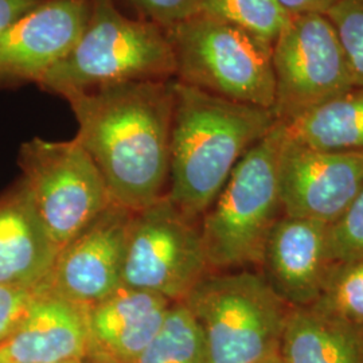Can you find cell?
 Returning <instances> with one entry per match:
<instances>
[{
	"label": "cell",
	"instance_id": "obj_1",
	"mask_svg": "<svg viewBox=\"0 0 363 363\" xmlns=\"http://www.w3.org/2000/svg\"><path fill=\"white\" fill-rule=\"evenodd\" d=\"M76 140L101 172L113 202L138 211L166 196L174 81L105 85L66 97Z\"/></svg>",
	"mask_w": 363,
	"mask_h": 363
},
{
	"label": "cell",
	"instance_id": "obj_2",
	"mask_svg": "<svg viewBox=\"0 0 363 363\" xmlns=\"http://www.w3.org/2000/svg\"><path fill=\"white\" fill-rule=\"evenodd\" d=\"M277 118L271 109L241 104L174 81V116L166 196L199 222L247 150Z\"/></svg>",
	"mask_w": 363,
	"mask_h": 363
},
{
	"label": "cell",
	"instance_id": "obj_3",
	"mask_svg": "<svg viewBox=\"0 0 363 363\" xmlns=\"http://www.w3.org/2000/svg\"><path fill=\"white\" fill-rule=\"evenodd\" d=\"M283 121L247 150L199 220L211 272L259 268L269 234L283 217L279 164Z\"/></svg>",
	"mask_w": 363,
	"mask_h": 363
},
{
	"label": "cell",
	"instance_id": "obj_4",
	"mask_svg": "<svg viewBox=\"0 0 363 363\" xmlns=\"http://www.w3.org/2000/svg\"><path fill=\"white\" fill-rule=\"evenodd\" d=\"M172 76L175 60L163 28L125 16L115 0H89V16L74 48L37 85L66 99L105 85Z\"/></svg>",
	"mask_w": 363,
	"mask_h": 363
},
{
	"label": "cell",
	"instance_id": "obj_5",
	"mask_svg": "<svg viewBox=\"0 0 363 363\" xmlns=\"http://www.w3.org/2000/svg\"><path fill=\"white\" fill-rule=\"evenodd\" d=\"M182 303L203 334L210 363H259L277 354L292 310L252 269L208 273Z\"/></svg>",
	"mask_w": 363,
	"mask_h": 363
},
{
	"label": "cell",
	"instance_id": "obj_6",
	"mask_svg": "<svg viewBox=\"0 0 363 363\" xmlns=\"http://www.w3.org/2000/svg\"><path fill=\"white\" fill-rule=\"evenodd\" d=\"M166 34L177 81L230 101L272 111V43L201 13L166 30Z\"/></svg>",
	"mask_w": 363,
	"mask_h": 363
},
{
	"label": "cell",
	"instance_id": "obj_7",
	"mask_svg": "<svg viewBox=\"0 0 363 363\" xmlns=\"http://www.w3.org/2000/svg\"><path fill=\"white\" fill-rule=\"evenodd\" d=\"M18 164L21 181L58 247L115 203L101 172L76 139L34 138L22 144Z\"/></svg>",
	"mask_w": 363,
	"mask_h": 363
},
{
	"label": "cell",
	"instance_id": "obj_8",
	"mask_svg": "<svg viewBox=\"0 0 363 363\" xmlns=\"http://www.w3.org/2000/svg\"><path fill=\"white\" fill-rule=\"evenodd\" d=\"M210 272L199 222L183 216L167 196L133 211L123 286L182 303Z\"/></svg>",
	"mask_w": 363,
	"mask_h": 363
},
{
	"label": "cell",
	"instance_id": "obj_9",
	"mask_svg": "<svg viewBox=\"0 0 363 363\" xmlns=\"http://www.w3.org/2000/svg\"><path fill=\"white\" fill-rule=\"evenodd\" d=\"M272 66V112L283 123L354 86L337 31L325 13L291 15L273 42Z\"/></svg>",
	"mask_w": 363,
	"mask_h": 363
},
{
	"label": "cell",
	"instance_id": "obj_10",
	"mask_svg": "<svg viewBox=\"0 0 363 363\" xmlns=\"http://www.w3.org/2000/svg\"><path fill=\"white\" fill-rule=\"evenodd\" d=\"M133 211L111 205L60 247L45 288L88 307L123 286Z\"/></svg>",
	"mask_w": 363,
	"mask_h": 363
},
{
	"label": "cell",
	"instance_id": "obj_11",
	"mask_svg": "<svg viewBox=\"0 0 363 363\" xmlns=\"http://www.w3.org/2000/svg\"><path fill=\"white\" fill-rule=\"evenodd\" d=\"M279 183L284 216L331 225L363 189V152L315 150L286 138Z\"/></svg>",
	"mask_w": 363,
	"mask_h": 363
},
{
	"label": "cell",
	"instance_id": "obj_12",
	"mask_svg": "<svg viewBox=\"0 0 363 363\" xmlns=\"http://www.w3.org/2000/svg\"><path fill=\"white\" fill-rule=\"evenodd\" d=\"M89 0H40L0 31V85L38 84L74 48Z\"/></svg>",
	"mask_w": 363,
	"mask_h": 363
},
{
	"label": "cell",
	"instance_id": "obj_13",
	"mask_svg": "<svg viewBox=\"0 0 363 363\" xmlns=\"http://www.w3.org/2000/svg\"><path fill=\"white\" fill-rule=\"evenodd\" d=\"M328 225L283 217L267 241L259 272L294 308H310L335 267L328 250Z\"/></svg>",
	"mask_w": 363,
	"mask_h": 363
},
{
	"label": "cell",
	"instance_id": "obj_14",
	"mask_svg": "<svg viewBox=\"0 0 363 363\" xmlns=\"http://www.w3.org/2000/svg\"><path fill=\"white\" fill-rule=\"evenodd\" d=\"M174 303L128 286L85 307L89 354L116 363H135L164 325Z\"/></svg>",
	"mask_w": 363,
	"mask_h": 363
},
{
	"label": "cell",
	"instance_id": "obj_15",
	"mask_svg": "<svg viewBox=\"0 0 363 363\" xmlns=\"http://www.w3.org/2000/svg\"><path fill=\"white\" fill-rule=\"evenodd\" d=\"M85 307L40 288L13 334L0 343V363H60L89 354Z\"/></svg>",
	"mask_w": 363,
	"mask_h": 363
},
{
	"label": "cell",
	"instance_id": "obj_16",
	"mask_svg": "<svg viewBox=\"0 0 363 363\" xmlns=\"http://www.w3.org/2000/svg\"><path fill=\"white\" fill-rule=\"evenodd\" d=\"M60 247L23 182L0 196V284L45 286Z\"/></svg>",
	"mask_w": 363,
	"mask_h": 363
},
{
	"label": "cell",
	"instance_id": "obj_17",
	"mask_svg": "<svg viewBox=\"0 0 363 363\" xmlns=\"http://www.w3.org/2000/svg\"><path fill=\"white\" fill-rule=\"evenodd\" d=\"M279 355L283 363H363V327L292 307Z\"/></svg>",
	"mask_w": 363,
	"mask_h": 363
},
{
	"label": "cell",
	"instance_id": "obj_18",
	"mask_svg": "<svg viewBox=\"0 0 363 363\" xmlns=\"http://www.w3.org/2000/svg\"><path fill=\"white\" fill-rule=\"evenodd\" d=\"M291 143L315 150L363 152V88L337 97L284 123Z\"/></svg>",
	"mask_w": 363,
	"mask_h": 363
},
{
	"label": "cell",
	"instance_id": "obj_19",
	"mask_svg": "<svg viewBox=\"0 0 363 363\" xmlns=\"http://www.w3.org/2000/svg\"><path fill=\"white\" fill-rule=\"evenodd\" d=\"M135 363H210L205 337L183 303H174L150 346Z\"/></svg>",
	"mask_w": 363,
	"mask_h": 363
},
{
	"label": "cell",
	"instance_id": "obj_20",
	"mask_svg": "<svg viewBox=\"0 0 363 363\" xmlns=\"http://www.w3.org/2000/svg\"><path fill=\"white\" fill-rule=\"evenodd\" d=\"M199 13L272 45L291 16L279 0H203Z\"/></svg>",
	"mask_w": 363,
	"mask_h": 363
},
{
	"label": "cell",
	"instance_id": "obj_21",
	"mask_svg": "<svg viewBox=\"0 0 363 363\" xmlns=\"http://www.w3.org/2000/svg\"><path fill=\"white\" fill-rule=\"evenodd\" d=\"M310 308L363 327V259L335 264L320 296Z\"/></svg>",
	"mask_w": 363,
	"mask_h": 363
},
{
	"label": "cell",
	"instance_id": "obj_22",
	"mask_svg": "<svg viewBox=\"0 0 363 363\" xmlns=\"http://www.w3.org/2000/svg\"><path fill=\"white\" fill-rule=\"evenodd\" d=\"M325 15L337 31L354 86L363 88V0H337Z\"/></svg>",
	"mask_w": 363,
	"mask_h": 363
},
{
	"label": "cell",
	"instance_id": "obj_23",
	"mask_svg": "<svg viewBox=\"0 0 363 363\" xmlns=\"http://www.w3.org/2000/svg\"><path fill=\"white\" fill-rule=\"evenodd\" d=\"M327 235L335 264L363 259V189L345 213L328 225Z\"/></svg>",
	"mask_w": 363,
	"mask_h": 363
},
{
	"label": "cell",
	"instance_id": "obj_24",
	"mask_svg": "<svg viewBox=\"0 0 363 363\" xmlns=\"http://www.w3.org/2000/svg\"><path fill=\"white\" fill-rule=\"evenodd\" d=\"M144 21L169 30L201 11L203 0H128Z\"/></svg>",
	"mask_w": 363,
	"mask_h": 363
},
{
	"label": "cell",
	"instance_id": "obj_25",
	"mask_svg": "<svg viewBox=\"0 0 363 363\" xmlns=\"http://www.w3.org/2000/svg\"><path fill=\"white\" fill-rule=\"evenodd\" d=\"M39 288H19L0 284V343L10 337L30 310Z\"/></svg>",
	"mask_w": 363,
	"mask_h": 363
},
{
	"label": "cell",
	"instance_id": "obj_26",
	"mask_svg": "<svg viewBox=\"0 0 363 363\" xmlns=\"http://www.w3.org/2000/svg\"><path fill=\"white\" fill-rule=\"evenodd\" d=\"M40 0H0V31L10 26Z\"/></svg>",
	"mask_w": 363,
	"mask_h": 363
},
{
	"label": "cell",
	"instance_id": "obj_27",
	"mask_svg": "<svg viewBox=\"0 0 363 363\" xmlns=\"http://www.w3.org/2000/svg\"><path fill=\"white\" fill-rule=\"evenodd\" d=\"M291 15L298 13H325L337 0H279Z\"/></svg>",
	"mask_w": 363,
	"mask_h": 363
},
{
	"label": "cell",
	"instance_id": "obj_28",
	"mask_svg": "<svg viewBox=\"0 0 363 363\" xmlns=\"http://www.w3.org/2000/svg\"><path fill=\"white\" fill-rule=\"evenodd\" d=\"M81 363H116L108 358L104 357H100V355H96V354H88L85 358L81 359Z\"/></svg>",
	"mask_w": 363,
	"mask_h": 363
},
{
	"label": "cell",
	"instance_id": "obj_29",
	"mask_svg": "<svg viewBox=\"0 0 363 363\" xmlns=\"http://www.w3.org/2000/svg\"><path fill=\"white\" fill-rule=\"evenodd\" d=\"M259 363H283V361H281V358H280V355L277 352V354H274L272 357H269L268 359H265V361Z\"/></svg>",
	"mask_w": 363,
	"mask_h": 363
},
{
	"label": "cell",
	"instance_id": "obj_30",
	"mask_svg": "<svg viewBox=\"0 0 363 363\" xmlns=\"http://www.w3.org/2000/svg\"><path fill=\"white\" fill-rule=\"evenodd\" d=\"M60 363H81V359H79V361H69V362H60Z\"/></svg>",
	"mask_w": 363,
	"mask_h": 363
}]
</instances>
